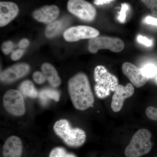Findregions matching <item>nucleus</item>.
I'll return each instance as SVG.
<instances>
[{
  "label": "nucleus",
  "instance_id": "1",
  "mask_svg": "<svg viewBox=\"0 0 157 157\" xmlns=\"http://www.w3.org/2000/svg\"><path fill=\"white\" fill-rule=\"evenodd\" d=\"M68 91L74 107L85 110L92 107L94 98L87 76L83 73H78L68 82Z\"/></svg>",
  "mask_w": 157,
  "mask_h": 157
},
{
  "label": "nucleus",
  "instance_id": "2",
  "mask_svg": "<svg viewBox=\"0 0 157 157\" xmlns=\"http://www.w3.org/2000/svg\"><path fill=\"white\" fill-rule=\"evenodd\" d=\"M56 134L63 140L66 144L73 147L82 145L86 140V135L82 129L72 128L67 120L57 121L53 126Z\"/></svg>",
  "mask_w": 157,
  "mask_h": 157
},
{
  "label": "nucleus",
  "instance_id": "3",
  "mask_svg": "<svg viewBox=\"0 0 157 157\" xmlns=\"http://www.w3.org/2000/svg\"><path fill=\"white\" fill-rule=\"evenodd\" d=\"M96 95L100 99L107 98L111 92L115 91L118 85V80L116 76L108 72L105 67L98 66L94 73Z\"/></svg>",
  "mask_w": 157,
  "mask_h": 157
},
{
  "label": "nucleus",
  "instance_id": "4",
  "mask_svg": "<svg viewBox=\"0 0 157 157\" xmlns=\"http://www.w3.org/2000/svg\"><path fill=\"white\" fill-rule=\"evenodd\" d=\"M151 134L146 129H141L133 135L125 150L127 157H140L148 153L152 148Z\"/></svg>",
  "mask_w": 157,
  "mask_h": 157
},
{
  "label": "nucleus",
  "instance_id": "5",
  "mask_svg": "<svg viewBox=\"0 0 157 157\" xmlns=\"http://www.w3.org/2000/svg\"><path fill=\"white\" fill-rule=\"evenodd\" d=\"M3 105L11 115L21 116L26 112L25 103L22 94L14 89L7 91L3 97Z\"/></svg>",
  "mask_w": 157,
  "mask_h": 157
},
{
  "label": "nucleus",
  "instance_id": "6",
  "mask_svg": "<svg viewBox=\"0 0 157 157\" xmlns=\"http://www.w3.org/2000/svg\"><path fill=\"white\" fill-rule=\"evenodd\" d=\"M124 47L122 40L115 37L98 36L90 39L89 42L88 49L92 53H97L98 50L103 49L120 52L123 50Z\"/></svg>",
  "mask_w": 157,
  "mask_h": 157
},
{
  "label": "nucleus",
  "instance_id": "7",
  "mask_svg": "<svg viewBox=\"0 0 157 157\" xmlns=\"http://www.w3.org/2000/svg\"><path fill=\"white\" fill-rule=\"evenodd\" d=\"M67 8L70 13L85 21H92L96 17V9L85 0H69Z\"/></svg>",
  "mask_w": 157,
  "mask_h": 157
},
{
  "label": "nucleus",
  "instance_id": "8",
  "mask_svg": "<svg viewBox=\"0 0 157 157\" xmlns=\"http://www.w3.org/2000/svg\"><path fill=\"white\" fill-rule=\"evenodd\" d=\"M99 31L88 26L79 25L73 27L65 31L64 38L68 42H73L80 39H91L99 36Z\"/></svg>",
  "mask_w": 157,
  "mask_h": 157
},
{
  "label": "nucleus",
  "instance_id": "9",
  "mask_svg": "<svg viewBox=\"0 0 157 157\" xmlns=\"http://www.w3.org/2000/svg\"><path fill=\"white\" fill-rule=\"evenodd\" d=\"M134 92L135 89L131 83H128L125 86L118 85L112 97L111 107L113 111L119 112L122 108L125 100L132 97Z\"/></svg>",
  "mask_w": 157,
  "mask_h": 157
},
{
  "label": "nucleus",
  "instance_id": "10",
  "mask_svg": "<svg viewBox=\"0 0 157 157\" xmlns=\"http://www.w3.org/2000/svg\"><path fill=\"white\" fill-rule=\"evenodd\" d=\"M122 70L124 74L136 87H141L148 80L147 77L144 76L140 69L131 63L128 62L124 63Z\"/></svg>",
  "mask_w": 157,
  "mask_h": 157
},
{
  "label": "nucleus",
  "instance_id": "11",
  "mask_svg": "<svg viewBox=\"0 0 157 157\" xmlns=\"http://www.w3.org/2000/svg\"><path fill=\"white\" fill-rule=\"evenodd\" d=\"M29 70V66L27 64H17L2 72L1 80L5 82H12L25 76Z\"/></svg>",
  "mask_w": 157,
  "mask_h": 157
},
{
  "label": "nucleus",
  "instance_id": "12",
  "mask_svg": "<svg viewBox=\"0 0 157 157\" xmlns=\"http://www.w3.org/2000/svg\"><path fill=\"white\" fill-rule=\"evenodd\" d=\"M59 14L58 7L52 5L45 6L36 10L33 12V16L39 22L45 24H50L56 19Z\"/></svg>",
  "mask_w": 157,
  "mask_h": 157
},
{
  "label": "nucleus",
  "instance_id": "13",
  "mask_svg": "<svg viewBox=\"0 0 157 157\" xmlns=\"http://www.w3.org/2000/svg\"><path fill=\"white\" fill-rule=\"evenodd\" d=\"M17 5L11 2H0V26H5L14 19L18 14Z\"/></svg>",
  "mask_w": 157,
  "mask_h": 157
},
{
  "label": "nucleus",
  "instance_id": "14",
  "mask_svg": "<svg viewBox=\"0 0 157 157\" xmlns=\"http://www.w3.org/2000/svg\"><path fill=\"white\" fill-rule=\"evenodd\" d=\"M22 152V142L19 137L11 136L7 139L3 146V157H21Z\"/></svg>",
  "mask_w": 157,
  "mask_h": 157
},
{
  "label": "nucleus",
  "instance_id": "15",
  "mask_svg": "<svg viewBox=\"0 0 157 157\" xmlns=\"http://www.w3.org/2000/svg\"><path fill=\"white\" fill-rule=\"evenodd\" d=\"M41 69L46 79L52 86L56 87L60 85L61 82L60 78L56 69L52 65L48 63H45L42 65Z\"/></svg>",
  "mask_w": 157,
  "mask_h": 157
},
{
  "label": "nucleus",
  "instance_id": "16",
  "mask_svg": "<svg viewBox=\"0 0 157 157\" xmlns=\"http://www.w3.org/2000/svg\"><path fill=\"white\" fill-rule=\"evenodd\" d=\"M20 92L26 97L35 98L38 96V92L32 82L26 80L21 84Z\"/></svg>",
  "mask_w": 157,
  "mask_h": 157
},
{
  "label": "nucleus",
  "instance_id": "17",
  "mask_svg": "<svg viewBox=\"0 0 157 157\" xmlns=\"http://www.w3.org/2000/svg\"><path fill=\"white\" fill-rule=\"evenodd\" d=\"M64 25L61 20L56 21L51 23L45 29V36L48 38L56 36L63 28Z\"/></svg>",
  "mask_w": 157,
  "mask_h": 157
},
{
  "label": "nucleus",
  "instance_id": "18",
  "mask_svg": "<svg viewBox=\"0 0 157 157\" xmlns=\"http://www.w3.org/2000/svg\"><path fill=\"white\" fill-rule=\"evenodd\" d=\"M39 96L42 101L45 102L48 99H53L56 102L59 100V94L58 92L55 90L48 89L43 90L41 91L39 94Z\"/></svg>",
  "mask_w": 157,
  "mask_h": 157
},
{
  "label": "nucleus",
  "instance_id": "19",
  "mask_svg": "<svg viewBox=\"0 0 157 157\" xmlns=\"http://www.w3.org/2000/svg\"><path fill=\"white\" fill-rule=\"evenodd\" d=\"M140 70L144 76L149 79L155 77L156 74L157 67L153 64L148 63L143 66Z\"/></svg>",
  "mask_w": 157,
  "mask_h": 157
},
{
  "label": "nucleus",
  "instance_id": "20",
  "mask_svg": "<svg viewBox=\"0 0 157 157\" xmlns=\"http://www.w3.org/2000/svg\"><path fill=\"white\" fill-rule=\"evenodd\" d=\"M49 157H76L74 155L67 153L63 148L57 147L51 152Z\"/></svg>",
  "mask_w": 157,
  "mask_h": 157
},
{
  "label": "nucleus",
  "instance_id": "21",
  "mask_svg": "<svg viewBox=\"0 0 157 157\" xmlns=\"http://www.w3.org/2000/svg\"><path fill=\"white\" fill-rule=\"evenodd\" d=\"M142 2L151 11L152 14L157 17V0H141Z\"/></svg>",
  "mask_w": 157,
  "mask_h": 157
},
{
  "label": "nucleus",
  "instance_id": "22",
  "mask_svg": "<svg viewBox=\"0 0 157 157\" xmlns=\"http://www.w3.org/2000/svg\"><path fill=\"white\" fill-rule=\"evenodd\" d=\"M129 6L127 3H123L121 4V8L119 13L117 19L119 21L122 23L125 22L127 17V12L128 10Z\"/></svg>",
  "mask_w": 157,
  "mask_h": 157
},
{
  "label": "nucleus",
  "instance_id": "23",
  "mask_svg": "<svg viewBox=\"0 0 157 157\" xmlns=\"http://www.w3.org/2000/svg\"><path fill=\"white\" fill-rule=\"evenodd\" d=\"M34 81L39 84H42L46 80V77L43 73L36 71L34 72L33 76Z\"/></svg>",
  "mask_w": 157,
  "mask_h": 157
},
{
  "label": "nucleus",
  "instance_id": "24",
  "mask_svg": "<svg viewBox=\"0 0 157 157\" xmlns=\"http://www.w3.org/2000/svg\"><path fill=\"white\" fill-rule=\"evenodd\" d=\"M14 47V44L11 41H7L3 43L2 49L3 53L6 55L9 54L12 51Z\"/></svg>",
  "mask_w": 157,
  "mask_h": 157
},
{
  "label": "nucleus",
  "instance_id": "25",
  "mask_svg": "<svg viewBox=\"0 0 157 157\" xmlns=\"http://www.w3.org/2000/svg\"><path fill=\"white\" fill-rule=\"evenodd\" d=\"M137 40L140 44H143L147 47H151L153 44V42L151 40L142 36H138L137 37Z\"/></svg>",
  "mask_w": 157,
  "mask_h": 157
},
{
  "label": "nucleus",
  "instance_id": "26",
  "mask_svg": "<svg viewBox=\"0 0 157 157\" xmlns=\"http://www.w3.org/2000/svg\"><path fill=\"white\" fill-rule=\"evenodd\" d=\"M24 52V50L22 49H18L14 51L11 53V59L14 61L17 60L22 56Z\"/></svg>",
  "mask_w": 157,
  "mask_h": 157
},
{
  "label": "nucleus",
  "instance_id": "27",
  "mask_svg": "<svg viewBox=\"0 0 157 157\" xmlns=\"http://www.w3.org/2000/svg\"><path fill=\"white\" fill-rule=\"evenodd\" d=\"M144 22L146 24L151 25L157 26V18L155 17L148 16L144 20Z\"/></svg>",
  "mask_w": 157,
  "mask_h": 157
},
{
  "label": "nucleus",
  "instance_id": "28",
  "mask_svg": "<svg viewBox=\"0 0 157 157\" xmlns=\"http://www.w3.org/2000/svg\"><path fill=\"white\" fill-rule=\"evenodd\" d=\"M29 45V41L26 39H22L20 41L18 46L20 48H23L27 47Z\"/></svg>",
  "mask_w": 157,
  "mask_h": 157
},
{
  "label": "nucleus",
  "instance_id": "29",
  "mask_svg": "<svg viewBox=\"0 0 157 157\" xmlns=\"http://www.w3.org/2000/svg\"><path fill=\"white\" fill-rule=\"evenodd\" d=\"M115 1V0H95L94 4L98 6L99 5H103L104 4H108L110 2H113V1Z\"/></svg>",
  "mask_w": 157,
  "mask_h": 157
},
{
  "label": "nucleus",
  "instance_id": "30",
  "mask_svg": "<svg viewBox=\"0 0 157 157\" xmlns=\"http://www.w3.org/2000/svg\"><path fill=\"white\" fill-rule=\"evenodd\" d=\"M155 82L156 84L157 85V73L156 74V76H155Z\"/></svg>",
  "mask_w": 157,
  "mask_h": 157
}]
</instances>
